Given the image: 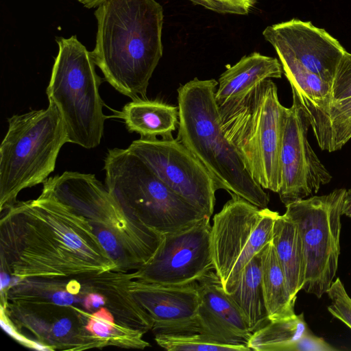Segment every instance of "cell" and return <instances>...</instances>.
Segmentation results:
<instances>
[{
  "label": "cell",
  "instance_id": "f546056e",
  "mask_svg": "<svg viewBox=\"0 0 351 351\" xmlns=\"http://www.w3.org/2000/svg\"><path fill=\"white\" fill-rule=\"evenodd\" d=\"M337 349L323 338L312 334L309 330L298 340L289 345L285 351H335Z\"/></svg>",
  "mask_w": 351,
  "mask_h": 351
},
{
  "label": "cell",
  "instance_id": "d6986e66",
  "mask_svg": "<svg viewBox=\"0 0 351 351\" xmlns=\"http://www.w3.org/2000/svg\"><path fill=\"white\" fill-rule=\"evenodd\" d=\"M271 242L283 269L291 297L302 289L306 273L304 250L296 224L285 215L274 221Z\"/></svg>",
  "mask_w": 351,
  "mask_h": 351
},
{
  "label": "cell",
  "instance_id": "5bb4252c",
  "mask_svg": "<svg viewBox=\"0 0 351 351\" xmlns=\"http://www.w3.org/2000/svg\"><path fill=\"white\" fill-rule=\"evenodd\" d=\"M263 35L278 56L296 60L332 84L338 64L346 51L324 29L310 21L293 19L267 26Z\"/></svg>",
  "mask_w": 351,
  "mask_h": 351
},
{
  "label": "cell",
  "instance_id": "277c9868",
  "mask_svg": "<svg viewBox=\"0 0 351 351\" xmlns=\"http://www.w3.org/2000/svg\"><path fill=\"white\" fill-rule=\"evenodd\" d=\"M43 189L85 217L126 271L147 264L162 242L163 236L117 201L94 174L64 171L49 178Z\"/></svg>",
  "mask_w": 351,
  "mask_h": 351
},
{
  "label": "cell",
  "instance_id": "30bf717a",
  "mask_svg": "<svg viewBox=\"0 0 351 351\" xmlns=\"http://www.w3.org/2000/svg\"><path fill=\"white\" fill-rule=\"evenodd\" d=\"M215 215L210 230L214 270L227 294L231 293L241 272L272 239L274 223L280 215L260 208L232 194Z\"/></svg>",
  "mask_w": 351,
  "mask_h": 351
},
{
  "label": "cell",
  "instance_id": "2e32d148",
  "mask_svg": "<svg viewBox=\"0 0 351 351\" xmlns=\"http://www.w3.org/2000/svg\"><path fill=\"white\" fill-rule=\"evenodd\" d=\"M197 286L200 297L198 332L219 343L247 345L252 333L215 270L198 280Z\"/></svg>",
  "mask_w": 351,
  "mask_h": 351
},
{
  "label": "cell",
  "instance_id": "4fadbf2b",
  "mask_svg": "<svg viewBox=\"0 0 351 351\" xmlns=\"http://www.w3.org/2000/svg\"><path fill=\"white\" fill-rule=\"evenodd\" d=\"M292 94L293 104L287 108L282 134L278 193L285 206L315 194L332 180L308 142L309 117L293 90Z\"/></svg>",
  "mask_w": 351,
  "mask_h": 351
},
{
  "label": "cell",
  "instance_id": "83f0119b",
  "mask_svg": "<svg viewBox=\"0 0 351 351\" xmlns=\"http://www.w3.org/2000/svg\"><path fill=\"white\" fill-rule=\"evenodd\" d=\"M204 8L221 13L239 15L249 14L258 0H188Z\"/></svg>",
  "mask_w": 351,
  "mask_h": 351
},
{
  "label": "cell",
  "instance_id": "7402d4cb",
  "mask_svg": "<svg viewBox=\"0 0 351 351\" xmlns=\"http://www.w3.org/2000/svg\"><path fill=\"white\" fill-rule=\"evenodd\" d=\"M307 114L321 149L329 152L339 150L351 138V96L332 100L324 111Z\"/></svg>",
  "mask_w": 351,
  "mask_h": 351
},
{
  "label": "cell",
  "instance_id": "1f68e13d",
  "mask_svg": "<svg viewBox=\"0 0 351 351\" xmlns=\"http://www.w3.org/2000/svg\"><path fill=\"white\" fill-rule=\"evenodd\" d=\"M82 303L84 308L90 311L93 308H99L101 306L106 307L107 298L100 293L89 292L83 298Z\"/></svg>",
  "mask_w": 351,
  "mask_h": 351
},
{
  "label": "cell",
  "instance_id": "ffe728a7",
  "mask_svg": "<svg viewBox=\"0 0 351 351\" xmlns=\"http://www.w3.org/2000/svg\"><path fill=\"white\" fill-rule=\"evenodd\" d=\"M228 295L237 307L250 332L260 329L270 321L262 288L259 252L244 267Z\"/></svg>",
  "mask_w": 351,
  "mask_h": 351
},
{
  "label": "cell",
  "instance_id": "8fae6325",
  "mask_svg": "<svg viewBox=\"0 0 351 351\" xmlns=\"http://www.w3.org/2000/svg\"><path fill=\"white\" fill-rule=\"evenodd\" d=\"M128 149L174 192L210 218L219 186L203 164L179 140L140 137Z\"/></svg>",
  "mask_w": 351,
  "mask_h": 351
},
{
  "label": "cell",
  "instance_id": "4dcf8cb0",
  "mask_svg": "<svg viewBox=\"0 0 351 351\" xmlns=\"http://www.w3.org/2000/svg\"><path fill=\"white\" fill-rule=\"evenodd\" d=\"M1 325L2 328L12 338L20 342L22 345L29 348L38 350H52V349L40 342L30 340L22 335L12 322L5 312L3 306L1 305Z\"/></svg>",
  "mask_w": 351,
  "mask_h": 351
},
{
  "label": "cell",
  "instance_id": "484cf974",
  "mask_svg": "<svg viewBox=\"0 0 351 351\" xmlns=\"http://www.w3.org/2000/svg\"><path fill=\"white\" fill-rule=\"evenodd\" d=\"M155 341L169 351H249L246 344L219 343L199 332L180 335H155Z\"/></svg>",
  "mask_w": 351,
  "mask_h": 351
},
{
  "label": "cell",
  "instance_id": "d4e9b609",
  "mask_svg": "<svg viewBox=\"0 0 351 351\" xmlns=\"http://www.w3.org/2000/svg\"><path fill=\"white\" fill-rule=\"evenodd\" d=\"M86 330L102 341L104 346L144 349L149 343L143 339V332L119 324L108 308L101 307L97 311L86 313Z\"/></svg>",
  "mask_w": 351,
  "mask_h": 351
},
{
  "label": "cell",
  "instance_id": "52a82bcc",
  "mask_svg": "<svg viewBox=\"0 0 351 351\" xmlns=\"http://www.w3.org/2000/svg\"><path fill=\"white\" fill-rule=\"evenodd\" d=\"M58 53L46 90L49 101L57 107L69 143L86 149L97 147L102 138L104 123L99 95L101 79L88 51L73 35L57 40Z\"/></svg>",
  "mask_w": 351,
  "mask_h": 351
},
{
  "label": "cell",
  "instance_id": "cb8c5ba5",
  "mask_svg": "<svg viewBox=\"0 0 351 351\" xmlns=\"http://www.w3.org/2000/svg\"><path fill=\"white\" fill-rule=\"evenodd\" d=\"M308 330L304 313L280 319L270 320L252 332L247 345L256 351H285Z\"/></svg>",
  "mask_w": 351,
  "mask_h": 351
},
{
  "label": "cell",
  "instance_id": "ac0fdd59",
  "mask_svg": "<svg viewBox=\"0 0 351 351\" xmlns=\"http://www.w3.org/2000/svg\"><path fill=\"white\" fill-rule=\"evenodd\" d=\"M119 117L129 132H136L142 138H171L179 123L178 107L146 98L125 104Z\"/></svg>",
  "mask_w": 351,
  "mask_h": 351
},
{
  "label": "cell",
  "instance_id": "8992f818",
  "mask_svg": "<svg viewBox=\"0 0 351 351\" xmlns=\"http://www.w3.org/2000/svg\"><path fill=\"white\" fill-rule=\"evenodd\" d=\"M0 146V208L16 203L20 191L44 183L56 167L67 133L55 104L14 114Z\"/></svg>",
  "mask_w": 351,
  "mask_h": 351
},
{
  "label": "cell",
  "instance_id": "e0dca14e",
  "mask_svg": "<svg viewBox=\"0 0 351 351\" xmlns=\"http://www.w3.org/2000/svg\"><path fill=\"white\" fill-rule=\"evenodd\" d=\"M283 70L277 58L253 52L243 56L220 75L215 99L218 106L239 97L261 82L280 78Z\"/></svg>",
  "mask_w": 351,
  "mask_h": 351
},
{
  "label": "cell",
  "instance_id": "7a4b0ae2",
  "mask_svg": "<svg viewBox=\"0 0 351 351\" xmlns=\"http://www.w3.org/2000/svg\"><path fill=\"white\" fill-rule=\"evenodd\" d=\"M91 51L107 81L132 99H145L149 80L162 56L163 8L156 0H106L95 12Z\"/></svg>",
  "mask_w": 351,
  "mask_h": 351
},
{
  "label": "cell",
  "instance_id": "d6a6232c",
  "mask_svg": "<svg viewBox=\"0 0 351 351\" xmlns=\"http://www.w3.org/2000/svg\"><path fill=\"white\" fill-rule=\"evenodd\" d=\"M341 214L351 218V187L346 191L342 205Z\"/></svg>",
  "mask_w": 351,
  "mask_h": 351
},
{
  "label": "cell",
  "instance_id": "3957f363",
  "mask_svg": "<svg viewBox=\"0 0 351 351\" xmlns=\"http://www.w3.org/2000/svg\"><path fill=\"white\" fill-rule=\"evenodd\" d=\"M218 82L197 77L178 89L179 111L177 139L203 164L219 189L235 194L260 208L269 197L250 176L222 129L215 99Z\"/></svg>",
  "mask_w": 351,
  "mask_h": 351
},
{
  "label": "cell",
  "instance_id": "44dd1931",
  "mask_svg": "<svg viewBox=\"0 0 351 351\" xmlns=\"http://www.w3.org/2000/svg\"><path fill=\"white\" fill-rule=\"evenodd\" d=\"M259 254L262 288L269 319L275 320L294 316L296 315L294 310L295 300L290 294L271 240Z\"/></svg>",
  "mask_w": 351,
  "mask_h": 351
},
{
  "label": "cell",
  "instance_id": "4316f807",
  "mask_svg": "<svg viewBox=\"0 0 351 351\" xmlns=\"http://www.w3.org/2000/svg\"><path fill=\"white\" fill-rule=\"evenodd\" d=\"M326 293L331 300L328 306L329 313L351 328V298L339 278L333 281Z\"/></svg>",
  "mask_w": 351,
  "mask_h": 351
},
{
  "label": "cell",
  "instance_id": "9c48e42d",
  "mask_svg": "<svg viewBox=\"0 0 351 351\" xmlns=\"http://www.w3.org/2000/svg\"><path fill=\"white\" fill-rule=\"evenodd\" d=\"M346 191L338 189L285 206L284 215L296 224L302 241L306 265L302 289L318 298L327 292L337 274Z\"/></svg>",
  "mask_w": 351,
  "mask_h": 351
},
{
  "label": "cell",
  "instance_id": "603a6c76",
  "mask_svg": "<svg viewBox=\"0 0 351 351\" xmlns=\"http://www.w3.org/2000/svg\"><path fill=\"white\" fill-rule=\"evenodd\" d=\"M283 72L304 110L308 113L325 110L332 100V84L310 71L296 60L278 56Z\"/></svg>",
  "mask_w": 351,
  "mask_h": 351
},
{
  "label": "cell",
  "instance_id": "7c38bea8",
  "mask_svg": "<svg viewBox=\"0 0 351 351\" xmlns=\"http://www.w3.org/2000/svg\"><path fill=\"white\" fill-rule=\"evenodd\" d=\"M210 219L205 217L188 228L163 235L152 258L130 274L131 279L183 285L195 282L214 270Z\"/></svg>",
  "mask_w": 351,
  "mask_h": 351
},
{
  "label": "cell",
  "instance_id": "f1b7e54d",
  "mask_svg": "<svg viewBox=\"0 0 351 351\" xmlns=\"http://www.w3.org/2000/svg\"><path fill=\"white\" fill-rule=\"evenodd\" d=\"M351 96V53L346 51L341 58L332 86V100Z\"/></svg>",
  "mask_w": 351,
  "mask_h": 351
},
{
  "label": "cell",
  "instance_id": "5b68a950",
  "mask_svg": "<svg viewBox=\"0 0 351 351\" xmlns=\"http://www.w3.org/2000/svg\"><path fill=\"white\" fill-rule=\"evenodd\" d=\"M287 108L280 104L271 79L219 106L226 138L252 178L275 193L281 184L280 149Z\"/></svg>",
  "mask_w": 351,
  "mask_h": 351
},
{
  "label": "cell",
  "instance_id": "6da1fadb",
  "mask_svg": "<svg viewBox=\"0 0 351 351\" xmlns=\"http://www.w3.org/2000/svg\"><path fill=\"white\" fill-rule=\"evenodd\" d=\"M5 210L1 269L19 281L119 271L89 221L55 196L42 192Z\"/></svg>",
  "mask_w": 351,
  "mask_h": 351
},
{
  "label": "cell",
  "instance_id": "ba28073f",
  "mask_svg": "<svg viewBox=\"0 0 351 351\" xmlns=\"http://www.w3.org/2000/svg\"><path fill=\"white\" fill-rule=\"evenodd\" d=\"M104 170L111 195L162 236L188 228L207 217L169 188L128 148L108 150Z\"/></svg>",
  "mask_w": 351,
  "mask_h": 351
},
{
  "label": "cell",
  "instance_id": "9a60e30c",
  "mask_svg": "<svg viewBox=\"0 0 351 351\" xmlns=\"http://www.w3.org/2000/svg\"><path fill=\"white\" fill-rule=\"evenodd\" d=\"M127 289L150 317L154 335L198 332L197 282L169 285L130 279Z\"/></svg>",
  "mask_w": 351,
  "mask_h": 351
}]
</instances>
